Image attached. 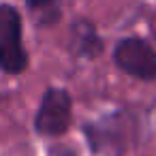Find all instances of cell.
I'll list each match as a JSON object with an SVG mask.
<instances>
[{
  "label": "cell",
  "mask_w": 156,
  "mask_h": 156,
  "mask_svg": "<svg viewBox=\"0 0 156 156\" xmlns=\"http://www.w3.org/2000/svg\"><path fill=\"white\" fill-rule=\"evenodd\" d=\"M26 5L32 11H43V9L51 11V9H56V0H26Z\"/></svg>",
  "instance_id": "obj_5"
},
{
  "label": "cell",
  "mask_w": 156,
  "mask_h": 156,
  "mask_svg": "<svg viewBox=\"0 0 156 156\" xmlns=\"http://www.w3.org/2000/svg\"><path fill=\"white\" fill-rule=\"evenodd\" d=\"M73 47L79 56H86V58H96L103 51V41L98 39L90 22L79 20L73 26Z\"/></svg>",
  "instance_id": "obj_4"
},
{
  "label": "cell",
  "mask_w": 156,
  "mask_h": 156,
  "mask_svg": "<svg viewBox=\"0 0 156 156\" xmlns=\"http://www.w3.org/2000/svg\"><path fill=\"white\" fill-rule=\"evenodd\" d=\"M28 66V54L22 41V17L15 7L0 5V71L20 75Z\"/></svg>",
  "instance_id": "obj_1"
},
{
  "label": "cell",
  "mask_w": 156,
  "mask_h": 156,
  "mask_svg": "<svg viewBox=\"0 0 156 156\" xmlns=\"http://www.w3.org/2000/svg\"><path fill=\"white\" fill-rule=\"evenodd\" d=\"M73 120V101L71 94L62 88H47L41 101V107L34 115V128L39 135L58 137L69 130Z\"/></svg>",
  "instance_id": "obj_2"
},
{
  "label": "cell",
  "mask_w": 156,
  "mask_h": 156,
  "mask_svg": "<svg viewBox=\"0 0 156 156\" xmlns=\"http://www.w3.org/2000/svg\"><path fill=\"white\" fill-rule=\"evenodd\" d=\"M154 34H156V32H154Z\"/></svg>",
  "instance_id": "obj_6"
},
{
  "label": "cell",
  "mask_w": 156,
  "mask_h": 156,
  "mask_svg": "<svg viewBox=\"0 0 156 156\" xmlns=\"http://www.w3.org/2000/svg\"><path fill=\"white\" fill-rule=\"evenodd\" d=\"M113 62L120 71L143 79L154 81L156 79V49L139 37H126L122 39L113 49Z\"/></svg>",
  "instance_id": "obj_3"
}]
</instances>
